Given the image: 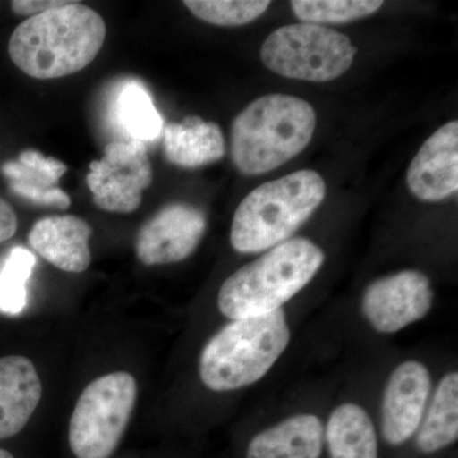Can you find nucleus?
<instances>
[{"instance_id": "1", "label": "nucleus", "mask_w": 458, "mask_h": 458, "mask_svg": "<svg viewBox=\"0 0 458 458\" xmlns=\"http://www.w3.org/2000/svg\"><path fill=\"white\" fill-rule=\"evenodd\" d=\"M106 40V25L98 12L68 2L27 18L12 33L8 53L20 71L49 81L78 73L98 55Z\"/></svg>"}, {"instance_id": "2", "label": "nucleus", "mask_w": 458, "mask_h": 458, "mask_svg": "<svg viewBox=\"0 0 458 458\" xmlns=\"http://www.w3.org/2000/svg\"><path fill=\"white\" fill-rule=\"evenodd\" d=\"M315 128L316 113L309 102L295 96H262L232 123V159L242 174H267L300 155Z\"/></svg>"}, {"instance_id": "3", "label": "nucleus", "mask_w": 458, "mask_h": 458, "mask_svg": "<svg viewBox=\"0 0 458 458\" xmlns=\"http://www.w3.org/2000/svg\"><path fill=\"white\" fill-rule=\"evenodd\" d=\"M324 260L307 238L285 241L225 279L219 310L232 321L276 311L311 282Z\"/></svg>"}, {"instance_id": "4", "label": "nucleus", "mask_w": 458, "mask_h": 458, "mask_svg": "<svg viewBox=\"0 0 458 458\" xmlns=\"http://www.w3.org/2000/svg\"><path fill=\"white\" fill-rule=\"evenodd\" d=\"M325 195L324 179L311 170L262 183L238 205L232 246L241 254H258L285 242L315 213Z\"/></svg>"}, {"instance_id": "5", "label": "nucleus", "mask_w": 458, "mask_h": 458, "mask_svg": "<svg viewBox=\"0 0 458 458\" xmlns=\"http://www.w3.org/2000/svg\"><path fill=\"white\" fill-rule=\"evenodd\" d=\"M289 340L282 309L234 319L205 345L199 363L201 381L218 393L254 385L279 360Z\"/></svg>"}, {"instance_id": "6", "label": "nucleus", "mask_w": 458, "mask_h": 458, "mask_svg": "<svg viewBox=\"0 0 458 458\" xmlns=\"http://www.w3.org/2000/svg\"><path fill=\"white\" fill-rule=\"evenodd\" d=\"M138 386L128 372H114L90 382L69 421V447L75 458H110L128 429Z\"/></svg>"}, {"instance_id": "7", "label": "nucleus", "mask_w": 458, "mask_h": 458, "mask_svg": "<svg viewBox=\"0 0 458 458\" xmlns=\"http://www.w3.org/2000/svg\"><path fill=\"white\" fill-rule=\"evenodd\" d=\"M357 49L343 33L312 23L276 30L261 47V60L274 73L309 82L342 77Z\"/></svg>"}, {"instance_id": "8", "label": "nucleus", "mask_w": 458, "mask_h": 458, "mask_svg": "<svg viewBox=\"0 0 458 458\" xmlns=\"http://www.w3.org/2000/svg\"><path fill=\"white\" fill-rule=\"evenodd\" d=\"M152 181L146 143L131 140L107 144L101 159L90 162L86 176L96 207L116 214L135 212Z\"/></svg>"}, {"instance_id": "9", "label": "nucleus", "mask_w": 458, "mask_h": 458, "mask_svg": "<svg viewBox=\"0 0 458 458\" xmlns=\"http://www.w3.org/2000/svg\"><path fill=\"white\" fill-rule=\"evenodd\" d=\"M433 297L426 274L403 270L370 283L361 300V312L379 333H397L426 318Z\"/></svg>"}, {"instance_id": "10", "label": "nucleus", "mask_w": 458, "mask_h": 458, "mask_svg": "<svg viewBox=\"0 0 458 458\" xmlns=\"http://www.w3.org/2000/svg\"><path fill=\"white\" fill-rule=\"evenodd\" d=\"M207 231V216L186 203L165 205L141 225L135 254L146 267L174 264L194 254Z\"/></svg>"}, {"instance_id": "11", "label": "nucleus", "mask_w": 458, "mask_h": 458, "mask_svg": "<svg viewBox=\"0 0 458 458\" xmlns=\"http://www.w3.org/2000/svg\"><path fill=\"white\" fill-rule=\"evenodd\" d=\"M430 388L429 370L420 361H405L391 373L381 417L382 438L388 447H403L418 432Z\"/></svg>"}, {"instance_id": "12", "label": "nucleus", "mask_w": 458, "mask_h": 458, "mask_svg": "<svg viewBox=\"0 0 458 458\" xmlns=\"http://www.w3.org/2000/svg\"><path fill=\"white\" fill-rule=\"evenodd\" d=\"M410 191L423 201H442L458 189V122L441 126L412 159Z\"/></svg>"}, {"instance_id": "13", "label": "nucleus", "mask_w": 458, "mask_h": 458, "mask_svg": "<svg viewBox=\"0 0 458 458\" xmlns=\"http://www.w3.org/2000/svg\"><path fill=\"white\" fill-rule=\"evenodd\" d=\"M93 229L77 216H51L38 219L29 233L30 246L44 260L66 273L89 269Z\"/></svg>"}, {"instance_id": "14", "label": "nucleus", "mask_w": 458, "mask_h": 458, "mask_svg": "<svg viewBox=\"0 0 458 458\" xmlns=\"http://www.w3.org/2000/svg\"><path fill=\"white\" fill-rule=\"evenodd\" d=\"M68 167L64 162L47 157L36 149H26L17 161H8L0 168L8 188L23 200L38 207L65 210L72 199L57 186Z\"/></svg>"}, {"instance_id": "15", "label": "nucleus", "mask_w": 458, "mask_h": 458, "mask_svg": "<svg viewBox=\"0 0 458 458\" xmlns=\"http://www.w3.org/2000/svg\"><path fill=\"white\" fill-rule=\"evenodd\" d=\"M42 384L29 358H0V441L16 436L38 409Z\"/></svg>"}, {"instance_id": "16", "label": "nucleus", "mask_w": 458, "mask_h": 458, "mask_svg": "<svg viewBox=\"0 0 458 458\" xmlns=\"http://www.w3.org/2000/svg\"><path fill=\"white\" fill-rule=\"evenodd\" d=\"M324 426L318 417L300 414L256 433L243 458H321Z\"/></svg>"}, {"instance_id": "17", "label": "nucleus", "mask_w": 458, "mask_h": 458, "mask_svg": "<svg viewBox=\"0 0 458 458\" xmlns=\"http://www.w3.org/2000/svg\"><path fill=\"white\" fill-rule=\"evenodd\" d=\"M164 152L171 165L199 168L221 161L225 155V135L216 123L188 116L164 126Z\"/></svg>"}, {"instance_id": "18", "label": "nucleus", "mask_w": 458, "mask_h": 458, "mask_svg": "<svg viewBox=\"0 0 458 458\" xmlns=\"http://www.w3.org/2000/svg\"><path fill=\"white\" fill-rule=\"evenodd\" d=\"M328 458H381L378 436L366 410L344 403L334 410L324 432Z\"/></svg>"}, {"instance_id": "19", "label": "nucleus", "mask_w": 458, "mask_h": 458, "mask_svg": "<svg viewBox=\"0 0 458 458\" xmlns=\"http://www.w3.org/2000/svg\"><path fill=\"white\" fill-rule=\"evenodd\" d=\"M458 438V375L443 377L434 394L427 417L415 433L414 448L419 456L430 457L447 450Z\"/></svg>"}, {"instance_id": "20", "label": "nucleus", "mask_w": 458, "mask_h": 458, "mask_svg": "<svg viewBox=\"0 0 458 458\" xmlns=\"http://www.w3.org/2000/svg\"><path fill=\"white\" fill-rule=\"evenodd\" d=\"M114 114L128 140L147 143L157 140L164 131V120L149 93L140 84L134 82L123 87L116 99Z\"/></svg>"}, {"instance_id": "21", "label": "nucleus", "mask_w": 458, "mask_h": 458, "mask_svg": "<svg viewBox=\"0 0 458 458\" xmlns=\"http://www.w3.org/2000/svg\"><path fill=\"white\" fill-rule=\"evenodd\" d=\"M381 0H293L295 16L303 23H346L376 13Z\"/></svg>"}, {"instance_id": "22", "label": "nucleus", "mask_w": 458, "mask_h": 458, "mask_svg": "<svg viewBox=\"0 0 458 458\" xmlns=\"http://www.w3.org/2000/svg\"><path fill=\"white\" fill-rule=\"evenodd\" d=\"M36 259L31 251L16 247L12 250L0 270V311L18 315L26 306L27 282Z\"/></svg>"}, {"instance_id": "23", "label": "nucleus", "mask_w": 458, "mask_h": 458, "mask_svg": "<svg viewBox=\"0 0 458 458\" xmlns=\"http://www.w3.org/2000/svg\"><path fill=\"white\" fill-rule=\"evenodd\" d=\"M186 8L199 20L216 26H243L261 16L267 0H186Z\"/></svg>"}, {"instance_id": "24", "label": "nucleus", "mask_w": 458, "mask_h": 458, "mask_svg": "<svg viewBox=\"0 0 458 458\" xmlns=\"http://www.w3.org/2000/svg\"><path fill=\"white\" fill-rule=\"evenodd\" d=\"M66 0H13L11 9L17 16L35 17L51 9L62 7Z\"/></svg>"}, {"instance_id": "25", "label": "nucleus", "mask_w": 458, "mask_h": 458, "mask_svg": "<svg viewBox=\"0 0 458 458\" xmlns=\"http://www.w3.org/2000/svg\"><path fill=\"white\" fill-rule=\"evenodd\" d=\"M18 229L17 214L12 205L0 198V243L11 240Z\"/></svg>"}, {"instance_id": "26", "label": "nucleus", "mask_w": 458, "mask_h": 458, "mask_svg": "<svg viewBox=\"0 0 458 458\" xmlns=\"http://www.w3.org/2000/svg\"><path fill=\"white\" fill-rule=\"evenodd\" d=\"M0 458H14V456L11 454V452L0 448Z\"/></svg>"}]
</instances>
